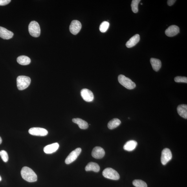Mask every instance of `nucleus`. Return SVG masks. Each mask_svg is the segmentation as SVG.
Wrapping results in <instances>:
<instances>
[{"label":"nucleus","instance_id":"f257e3e1","mask_svg":"<svg viewBox=\"0 0 187 187\" xmlns=\"http://www.w3.org/2000/svg\"><path fill=\"white\" fill-rule=\"evenodd\" d=\"M21 173L22 177L26 181L34 182L37 180V176L36 173L28 167H23L22 169Z\"/></svg>","mask_w":187,"mask_h":187},{"label":"nucleus","instance_id":"f03ea898","mask_svg":"<svg viewBox=\"0 0 187 187\" xmlns=\"http://www.w3.org/2000/svg\"><path fill=\"white\" fill-rule=\"evenodd\" d=\"M16 81L17 89L20 91L25 89L29 86L31 82L29 77L24 76L17 77Z\"/></svg>","mask_w":187,"mask_h":187},{"label":"nucleus","instance_id":"7ed1b4c3","mask_svg":"<svg viewBox=\"0 0 187 187\" xmlns=\"http://www.w3.org/2000/svg\"><path fill=\"white\" fill-rule=\"evenodd\" d=\"M118 82L120 84L126 89H132L136 87L135 83L132 81L130 79L127 77L123 75H120L118 77Z\"/></svg>","mask_w":187,"mask_h":187},{"label":"nucleus","instance_id":"20e7f679","mask_svg":"<svg viewBox=\"0 0 187 187\" xmlns=\"http://www.w3.org/2000/svg\"><path fill=\"white\" fill-rule=\"evenodd\" d=\"M28 31L33 37H39L41 34V30L38 23L35 21L31 22L28 26Z\"/></svg>","mask_w":187,"mask_h":187},{"label":"nucleus","instance_id":"39448f33","mask_svg":"<svg viewBox=\"0 0 187 187\" xmlns=\"http://www.w3.org/2000/svg\"><path fill=\"white\" fill-rule=\"evenodd\" d=\"M102 174L103 176L108 179L117 180L120 179V175L117 171L111 168L105 169Z\"/></svg>","mask_w":187,"mask_h":187},{"label":"nucleus","instance_id":"423d86ee","mask_svg":"<svg viewBox=\"0 0 187 187\" xmlns=\"http://www.w3.org/2000/svg\"><path fill=\"white\" fill-rule=\"evenodd\" d=\"M81 151V149L80 148H77L72 151L66 158L65 161L66 164H69L75 161L80 154Z\"/></svg>","mask_w":187,"mask_h":187},{"label":"nucleus","instance_id":"0eeeda50","mask_svg":"<svg viewBox=\"0 0 187 187\" xmlns=\"http://www.w3.org/2000/svg\"><path fill=\"white\" fill-rule=\"evenodd\" d=\"M172 155L170 149L166 148L163 150L162 153L161 161L163 165H165L172 159Z\"/></svg>","mask_w":187,"mask_h":187},{"label":"nucleus","instance_id":"6e6552de","mask_svg":"<svg viewBox=\"0 0 187 187\" xmlns=\"http://www.w3.org/2000/svg\"><path fill=\"white\" fill-rule=\"evenodd\" d=\"M28 133L33 136H45L48 134V131L45 129L39 127H34L30 129Z\"/></svg>","mask_w":187,"mask_h":187},{"label":"nucleus","instance_id":"1a4fd4ad","mask_svg":"<svg viewBox=\"0 0 187 187\" xmlns=\"http://www.w3.org/2000/svg\"><path fill=\"white\" fill-rule=\"evenodd\" d=\"M81 28L80 22L77 20H73L72 22L69 26V30L72 34L76 35L80 32Z\"/></svg>","mask_w":187,"mask_h":187},{"label":"nucleus","instance_id":"9d476101","mask_svg":"<svg viewBox=\"0 0 187 187\" xmlns=\"http://www.w3.org/2000/svg\"><path fill=\"white\" fill-rule=\"evenodd\" d=\"M80 94L83 100L86 102H91L94 100L93 94L89 89H84L81 90Z\"/></svg>","mask_w":187,"mask_h":187},{"label":"nucleus","instance_id":"9b49d317","mask_svg":"<svg viewBox=\"0 0 187 187\" xmlns=\"http://www.w3.org/2000/svg\"><path fill=\"white\" fill-rule=\"evenodd\" d=\"M105 151L102 147H96L93 149L92 153V156L96 159H101L104 156Z\"/></svg>","mask_w":187,"mask_h":187},{"label":"nucleus","instance_id":"f8f14e48","mask_svg":"<svg viewBox=\"0 0 187 187\" xmlns=\"http://www.w3.org/2000/svg\"><path fill=\"white\" fill-rule=\"evenodd\" d=\"M180 32V28L178 26L172 25L169 26L165 31L167 36L173 37L176 36Z\"/></svg>","mask_w":187,"mask_h":187},{"label":"nucleus","instance_id":"ddd939ff","mask_svg":"<svg viewBox=\"0 0 187 187\" xmlns=\"http://www.w3.org/2000/svg\"><path fill=\"white\" fill-rule=\"evenodd\" d=\"M14 34L6 28L0 26V37L5 39H11Z\"/></svg>","mask_w":187,"mask_h":187},{"label":"nucleus","instance_id":"4468645a","mask_svg":"<svg viewBox=\"0 0 187 187\" xmlns=\"http://www.w3.org/2000/svg\"><path fill=\"white\" fill-rule=\"evenodd\" d=\"M59 145L58 143H55L44 147V152L47 154H51L55 152L59 148Z\"/></svg>","mask_w":187,"mask_h":187},{"label":"nucleus","instance_id":"2eb2a0df","mask_svg":"<svg viewBox=\"0 0 187 187\" xmlns=\"http://www.w3.org/2000/svg\"><path fill=\"white\" fill-rule=\"evenodd\" d=\"M140 37L139 35L136 34L131 37L129 40L126 43V46L127 48H131L134 47L139 41Z\"/></svg>","mask_w":187,"mask_h":187},{"label":"nucleus","instance_id":"dca6fc26","mask_svg":"<svg viewBox=\"0 0 187 187\" xmlns=\"http://www.w3.org/2000/svg\"><path fill=\"white\" fill-rule=\"evenodd\" d=\"M177 111L179 115L182 117L187 118V105L181 104L177 107Z\"/></svg>","mask_w":187,"mask_h":187},{"label":"nucleus","instance_id":"f3484780","mask_svg":"<svg viewBox=\"0 0 187 187\" xmlns=\"http://www.w3.org/2000/svg\"><path fill=\"white\" fill-rule=\"evenodd\" d=\"M137 145V142L135 140H130L124 145V150L129 151H133Z\"/></svg>","mask_w":187,"mask_h":187},{"label":"nucleus","instance_id":"a211bd4d","mask_svg":"<svg viewBox=\"0 0 187 187\" xmlns=\"http://www.w3.org/2000/svg\"><path fill=\"white\" fill-rule=\"evenodd\" d=\"M72 122L78 124L79 127L82 129H86L89 127V124L86 121L80 118L72 119Z\"/></svg>","mask_w":187,"mask_h":187},{"label":"nucleus","instance_id":"6ab92c4d","mask_svg":"<svg viewBox=\"0 0 187 187\" xmlns=\"http://www.w3.org/2000/svg\"><path fill=\"white\" fill-rule=\"evenodd\" d=\"M86 171H93L95 172H98L100 170V167L99 165L96 163L94 162H90L85 167Z\"/></svg>","mask_w":187,"mask_h":187},{"label":"nucleus","instance_id":"aec40b11","mask_svg":"<svg viewBox=\"0 0 187 187\" xmlns=\"http://www.w3.org/2000/svg\"><path fill=\"white\" fill-rule=\"evenodd\" d=\"M150 61L153 69L156 72L159 71L162 66L161 61L157 59L151 58Z\"/></svg>","mask_w":187,"mask_h":187},{"label":"nucleus","instance_id":"412c9836","mask_svg":"<svg viewBox=\"0 0 187 187\" xmlns=\"http://www.w3.org/2000/svg\"><path fill=\"white\" fill-rule=\"evenodd\" d=\"M17 61L20 65H27L31 63L30 59L29 57L25 56H21L17 58Z\"/></svg>","mask_w":187,"mask_h":187},{"label":"nucleus","instance_id":"4be33fe9","mask_svg":"<svg viewBox=\"0 0 187 187\" xmlns=\"http://www.w3.org/2000/svg\"><path fill=\"white\" fill-rule=\"evenodd\" d=\"M121 124V121L117 118L113 119L108 123L107 126L110 129L112 130L116 128Z\"/></svg>","mask_w":187,"mask_h":187},{"label":"nucleus","instance_id":"5701e85b","mask_svg":"<svg viewBox=\"0 0 187 187\" xmlns=\"http://www.w3.org/2000/svg\"><path fill=\"white\" fill-rule=\"evenodd\" d=\"M140 0H133L132 1L131 7L132 10L134 13H137L138 11V5Z\"/></svg>","mask_w":187,"mask_h":187},{"label":"nucleus","instance_id":"b1692460","mask_svg":"<svg viewBox=\"0 0 187 187\" xmlns=\"http://www.w3.org/2000/svg\"><path fill=\"white\" fill-rule=\"evenodd\" d=\"M133 184L136 187H147L146 183L142 180H134Z\"/></svg>","mask_w":187,"mask_h":187},{"label":"nucleus","instance_id":"393cba45","mask_svg":"<svg viewBox=\"0 0 187 187\" xmlns=\"http://www.w3.org/2000/svg\"><path fill=\"white\" fill-rule=\"evenodd\" d=\"M110 24L109 22L104 21L101 24L99 29L100 31L102 33L106 32L109 27Z\"/></svg>","mask_w":187,"mask_h":187},{"label":"nucleus","instance_id":"a878e982","mask_svg":"<svg viewBox=\"0 0 187 187\" xmlns=\"http://www.w3.org/2000/svg\"><path fill=\"white\" fill-rule=\"evenodd\" d=\"M0 156L4 162H8V156L7 153L6 151L4 150L0 151Z\"/></svg>","mask_w":187,"mask_h":187},{"label":"nucleus","instance_id":"bb28decb","mask_svg":"<svg viewBox=\"0 0 187 187\" xmlns=\"http://www.w3.org/2000/svg\"><path fill=\"white\" fill-rule=\"evenodd\" d=\"M174 80L177 83H187V78L186 77L177 76L174 78Z\"/></svg>","mask_w":187,"mask_h":187},{"label":"nucleus","instance_id":"cd10ccee","mask_svg":"<svg viewBox=\"0 0 187 187\" xmlns=\"http://www.w3.org/2000/svg\"><path fill=\"white\" fill-rule=\"evenodd\" d=\"M10 0H0V6H5L9 4Z\"/></svg>","mask_w":187,"mask_h":187},{"label":"nucleus","instance_id":"c85d7f7f","mask_svg":"<svg viewBox=\"0 0 187 187\" xmlns=\"http://www.w3.org/2000/svg\"><path fill=\"white\" fill-rule=\"evenodd\" d=\"M176 1H175V0H168V1H167V3H168V5L169 6H171L173 5L176 2Z\"/></svg>","mask_w":187,"mask_h":187},{"label":"nucleus","instance_id":"c756f323","mask_svg":"<svg viewBox=\"0 0 187 187\" xmlns=\"http://www.w3.org/2000/svg\"><path fill=\"white\" fill-rule=\"evenodd\" d=\"M2 140L1 137H0V145L2 143Z\"/></svg>","mask_w":187,"mask_h":187},{"label":"nucleus","instance_id":"7c9ffc66","mask_svg":"<svg viewBox=\"0 0 187 187\" xmlns=\"http://www.w3.org/2000/svg\"><path fill=\"white\" fill-rule=\"evenodd\" d=\"M1 176H0V182H1Z\"/></svg>","mask_w":187,"mask_h":187},{"label":"nucleus","instance_id":"2f4dec72","mask_svg":"<svg viewBox=\"0 0 187 187\" xmlns=\"http://www.w3.org/2000/svg\"><path fill=\"white\" fill-rule=\"evenodd\" d=\"M141 5H142V4H141Z\"/></svg>","mask_w":187,"mask_h":187}]
</instances>
